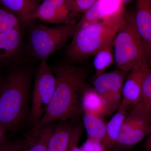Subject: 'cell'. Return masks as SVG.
Segmentation results:
<instances>
[{
	"mask_svg": "<svg viewBox=\"0 0 151 151\" xmlns=\"http://www.w3.org/2000/svg\"><path fill=\"white\" fill-rule=\"evenodd\" d=\"M56 84L54 93L39 123L31 131L56 121L66 122L82 113L81 99L87 86V73L84 68L69 64L54 68Z\"/></svg>",
	"mask_w": 151,
	"mask_h": 151,
	"instance_id": "cell-1",
	"label": "cell"
},
{
	"mask_svg": "<svg viewBox=\"0 0 151 151\" xmlns=\"http://www.w3.org/2000/svg\"><path fill=\"white\" fill-rule=\"evenodd\" d=\"M27 70L11 71L0 83V124L6 132L21 123L26 115L30 85Z\"/></svg>",
	"mask_w": 151,
	"mask_h": 151,
	"instance_id": "cell-2",
	"label": "cell"
},
{
	"mask_svg": "<svg viewBox=\"0 0 151 151\" xmlns=\"http://www.w3.org/2000/svg\"><path fill=\"white\" fill-rule=\"evenodd\" d=\"M124 19L122 21L99 20L75 27L73 38L67 49L69 59L73 61L83 60L112 43Z\"/></svg>",
	"mask_w": 151,
	"mask_h": 151,
	"instance_id": "cell-3",
	"label": "cell"
},
{
	"mask_svg": "<svg viewBox=\"0 0 151 151\" xmlns=\"http://www.w3.org/2000/svg\"><path fill=\"white\" fill-rule=\"evenodd\" d=\"M112 44L114 60L120 70L128 72L145 60H149L142 40L135 26L134 12L126 14Z\"/></svg>",
	"mask_w": 151,
	"mask_h": 151,
	"instance_id": "cell-4",
	"label": "cell"
},
{
	"mask_svg": "<svg viewBox=\"0 0 151 151\" xmlns=\"http://www.w3.org/2000/svg\"><path fill=\"white\" fill-rule=\"evenodd\" d=\"M33 24L29 26V45L33 55L41 61L47 60L51 55L65 45L73 35L76 24L50 27Z\"/></svg>",
	"mask_w": 151,
	"mask_h": 151,
	"instance_id": "cell-5",
	"label": "cell"
},
{
	"mask_svg": "<svg viewBox=\"0 0 151 151\" xmlns=\"http://www.w3.org/2000/svg\"><path fill=\"white\" fill-rule=\"evenodd\" d=\"M47 60H41L36 73L31 113L35 126L39 123L44 114L55 89V76Z\"/></svg>",
	"mask_w": 151,
	"mask_h": 151,
	"instance_id": "cell-6",
	"label": "cell"
},
{
	"mask_svg": "<svg viewBox=\"0 0 151 151\" xmlns=\"http://www.w3.org/2000/svg\"><path fill=\"white\" fill-rule=\"evenodd\" d=\"M127 72L116 70L96 76L94 89L105 103L106 115L117 110L122 103V90Z\"/></svg>",
	"mask_w": 151,
	"mask_h": 151,
	"instance_id": "cell-7",
	"label": "cell"
},
{
	"mask_svg": "<svg viewBox=\"0 0 151 151\" xmlns=\"http://www.w3.org/2000/svg\"><path fill=\"white\" fill-rule=\"evenodd\" d=\"M79 14L73 9L69 0H43L34 17L35 20L51 24H76Z\"/></svg>",
	"mask_w": 151,
	"mask_h": 151,
	"instance_id": "cell-8",
	"label": "cell"
},
{
	"mask_svg": "<svg viewBox=\"0 0 151 151\" xmlns=\"http://www.w3.org/2000/svg\"><path fill=\"white\" fill-rule=\"evenodd\" d=\"M126 16L122 0H97L83 14L75 28L94 21H122Z\"/></svg>",
	"mask_w": 151,
	"mask_h": 151,
	"instance_id": "cell-9",
	"label": "cell"
},
{
	"mask_svg": "<svg viewBox=\"0 0 151 151\" xmlns=\"http://www.w3.org/2000/svg\"><path fill=\"white\" fill-rule=\"evenodd\" d=\"M62 122L52 131L47 151H72L77 147L83 132L81 124Z\"/></svg>",
	"mask_w": 151,
	"mask_h": 151,
	"instance_id": "cell-10",
	"label": "cell"
},
{
	"mask_svg": "<svg viewBox=\"0 0 151 151\" xmlns=\"http://www.w3.org/2000/svg\"><path fill=\"white\" fill-rule=\"evenodd\" d=\"M150 64L148 59L143 60L130 70L129 74L124 82L122 101L131 107H133L139 102L143 81L151 69Z\"/></svg>",
	"mask_w": 151,
	"mask_h": 151,
	"instance_id": "cell-11",
	"label": "cell"
},
{
	"mask_svg": "<svg viewBox=\"0 0 151 151\" xmlns=\"http://www.w3.org/2000/svg\"><path fill=\"white\" fill-rule=\"evenodd\" d=\"M134 22L149 61L151 58V0H136Z\"/></svg>",
	"mask_w": 151,
	"mask_h": 151,
	"instance_id": "cell-12",
	"label": "cell"
},
{
	"mask_svg": "<svg viewBox=\"0 0 151 151\" xmlns=\"http://www.w3.org/2000/svg\"><path fill=\"white\" fill-rule=\"evenodd\" d=\"M43 0H0L2 6L14 14L20 24L28 26L34 22V17Z\"/></svg>",
	"mask_w": 151,
	"mask_h": 151,
	"instance_id": "cell-13",
	"label": "cell"
},
{
	"mask_svg": "<svg viewBox=\"0 0 151 151\" xmlns=\"http://www.w3.org/2000/svg\"><path fill=\"white\" fill-rule=\"evenodd\" d=\"M151 118L144 119L138 123L122 137L118 139L110 151H124L134 147L151 134Z\"/></svg>",
	"mask_w": 151,
	"mask_h": 151,
	"instance_id": "cell-14",
	"label": "cell"
},
{
	"mask_svg": "<svg viewBox=\"0 0 151 151\" xmlns=\"http://www.w3.org/2000/svg\"><path fill=\"white\" fill-rule=\"evenodd\" d=\"M130 107L128 104L122 101L115 115L106 124V133L102 142L103 151H111L116 144L122 124Z\"/></svg>",
	"mask_w": 151,
	"mask_h": 151,
	"instance_id": "cell-15",
	"label": "cell"
},
{
	"mask_svg": "<svg viewBox=\"0 0 151 151\" xmlns=\"http://www.w3.org/2000/svg\"><path fill=\"white\" fill-rule=\"evenodd\" d=\"M22 41L21 27L0 33V62L14 56L20 47Z\"/></svg>",
	"mask_w": 151,
	"mask_h": 151,
	"instance_id": "cell-16",
	"label": "cell"
},
{
	"mask_svg": "<svg viewBox=\"0 0 151 151\" xmlns=\"http://www.w3.org/2000/svg\"><path fill=\"white\" fill-rule=\"evenodd\" d=\"M81 107L84 112L101 116L106 115L105 102L94 88L87 87L81 99Z\"/></svg>",
	"mask_w": 151,
	"mask_h": 151,
	"instance_id": "cell-17",
	"label": "cell"
},
{
	"mask_svg": "<svg viewBox=\"0 0 151 151\" xmlns=\"http://www.w3.org/2000/svg\"><path fill=\"white\" fill-rule=\"evenodd\" d=\"M83 123L88 139L102 142L106 133V124L101 117L84 112Z\"/></svg>",
	"mask_w": 151,
	"mask_h": 151,
	"instance_id": "cell-18",
	"label": "cell"
},
{
	"mask_svg": "<svg viewBox=\"0 0 151 151\" xmlns=\"http://www.w3.org/2000/svg\"><path fill=\"white\" fill-rule=\"evenodd\" d=\"M55 126L52 123H50L35 131H30L34 134L27 151H47L50 138Z\"/></svg>",
	"mask_w": 151,
	"mask_h": 151,
	"instance_id": "cell-19",
	"label": "cell"
},
{
	"mask_svg": "<svg viewBox=\"0 0 151 151\" xmlns=\"http://www.w3.org/2000/svg\"><path fill=\"white\" fill-rule=\"evenodd\" d=\"M112 43L101 49L94 55V66L95 77L104 73L110 67L114 60Z\"/></svg>",
	"mask_w": 151,
	"mask_h": 151,
	"instance_id": "cell-20",
	"label": "cell"
},
{
	"mask_svg": "<svg viewBox=\"0 0 151 151\" xmlns=\"http://www.w3.org/2000/svg\"><path fill=\"white\" fill-rule=\"evenodd\" d=\"M21 27L16 16L1 6L0 7V33L8 31Z\"/></svg>",
	"mask_w": 151,
	"mask_h": 151,
	"instance_id": "cell-21",
	"label": "cell"
},
{
	"mask_svg": "<svg viewBox=\"0 0 151 151\" xmlns=\"http://www.w3.org/2000/svg\"><path fill=\"white\" fill-rule=\"evenodd\" d=\"M34 133L29 132L24 137L16 141H9L6 140L0 144V151H23L31 143Z\"/></svg>",
	"mask_w": 151,
	"mask_h": 151,
	"instance_id": "cell-22",
	"label": "cell"
},
{
	"mask_svg": "<svg viewBox=\"0 0 151 151\" xmlns=\"http://www.w3.org/2000/svg\"><path fill=\"white\" fill-rule=\"evenodd\" d=\"M139 102L151 107V69L144 78L141 88L140 97Z\"/></svg>",
	"mask_w": 151,
	"mask_h": 151,
	"instance_id": "cell-23",
	"label": "cell"
},
{
	"mask_svg": "<svg viewBox=\"0 0 151 151\" xmlns=\"http://www.w3.org/2000/svg\"><path fill=\"white\" fill-rule=\"evenodd\" d=\"M73 9L80 14H84L97 0H69Z\"/></svg>",
	"mask_w": 151,
	"mask_h": 151,
	"instance_id": "cell-24",
	"label": "cell"
},
{
	"mask_svg": "<svg viewBox=\"0 0 151 151\" xmlns=\"http://www.w3.org/2000/svg\"><path fill=\"white\" fill-rule=\"evenodd\" d=\"M6 132L4 127L0 124V144L6 140L5 135Z\"/></svg>",
	"mask_w": 151,
	"mask_h": 151,
	"instance_id": "cell-25",
	"label": "cell"
},
{
	"mask_svg": "<svg viewBox=\"0 0 151 151\" xmlns=\"http://www.w3.org/2000/svg\"><path fill=\"white\" fill-rule=\"evenodd\" d=\"M94 147V151H103L102 142H98L97 141L92 140Z\"/></svg>",
	"mask_w": 151,
	"mask_h": 151,
	"instance_id": "cell-26",
	"label": "cell"
},
{
	"mask_svg": "<svg viewBox=\"0 0 151 151\" xmlns=\"http://www.w3.org/2000/svg\"><path fill=\"white\" fill-rule=\"evenodd\" d=\"M145 150H151V134L148 135V137L145 142L144 145Z\"/></svg>",
	"mask_w": 151,
	"mask_h": 151,
	"instance_id": "cell-27",
	"label": "cell"
},
{
	"mask_svg": "<svg viewBox=\"0 0 151 151\" xmlns=\"http://www.w3.org/2000/svg\"><path fill=\"white\" fill-rule=\"evenodd\" d=\"M28 148V147H27L24 149V150L23 151H27Z\"/></svg>",
	"mask_w": 151,
	"mask_h": 151,
	"instance_id": "cell-28",
	"label": "cell"
},
{
	"mask_svg": "<svg viewBox=\"0 0 151 151\" xmlns=\"http://www.w3.org/2000/svg\"><path fill=\"white\" fill-rule=\"evenodd\" d=\"M122 1H123L124 3L125 2L127 1H129V0H122Z\"/></svg>",
	"mask_w": 151,
	"mask_h": 151,
	"instance_id": "cell-29",
	"label": "cell"
},
{
	"mask_svg": "<svg viewBox=\"0 0 151 151\" xmlns=\"http://www.w3.org/2000/svg\"><path fill=\"white\" fill-rule=\"evenodd\" d=\"M142 151H151V150H143Z\"/></svg>",
	"mask_w": 151,
	"mask_h": 151,
	"instance_id": "cell-30",
	"label": "cell"
},
{
	"mask_svg": "<svg viewBox=\"0 0 151 151\" xmlns=\"http://www.w3.org/2000/svg\"><path fill=\"white\" fill-rule=\"evenodd\" d=\"M1 78H0V83H1Z\"/></svg>",
	"mask_w": 151,
	"mask_h": 151,
	"instance_id": "cell-31",
	"label": "cell"
}]
</instances>
